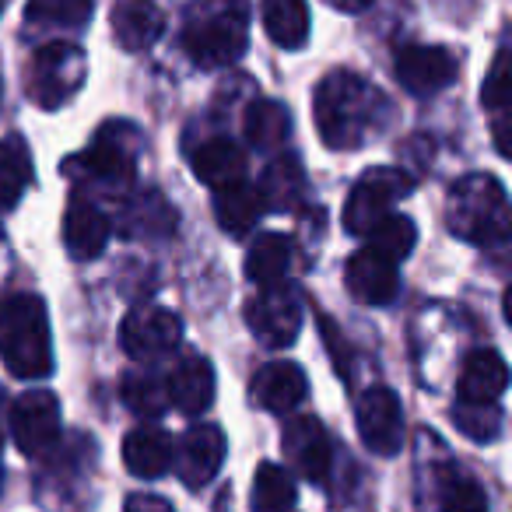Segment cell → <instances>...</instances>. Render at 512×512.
Instances as JSON below:
<instances>
[{
	"instance_id": "obj_35",
	"label": "cell",
	"mask_w": 512,
	"mask_h": 512,
	"mask_svg": "<svg viewBox=\"0 0 512 512\" xmlns=\"http://www.w3.org/2000/svg\"><path fill=\"white\" fill-rule=\"evenodd\" d=\"M509 99H512V64H509V53H498L495 64H491L488 78H484V88H481V102L484 109L491 113H509Z\"/></svg>"
},
{
	"instance_id": "obj_32",
	"label": "cell",
	"mask_w": 512,
	"mask_h": 512,
	"mask_svg": "<svg viewBox=\"0 0 512 512\" xmlns=\"http://www.w3.org/2000/svg\"><path fill=\"white\" fill-rule=\"evenodd\" d=\"M123 400L134 414L141 418H158V414L169 407V386L158 376H148V372H134V376L123 379Z\"/></svg>"
},
{
	"instance_id": "obj_2",
	"label": "cell",
	"mask_w": 512,
	"mask_h": 512,
	"mask_svg": "<svg viewBox=\"0 0 512 512\" xmlns=\"http://www.w3.org/2000/svg\"><path fill=\"white\" fill-rule=\"evenodd\" d=\"M379 92H372L358 74L337 71L316 92V127L330 148H358L372 127V106Z\"/></svg>"
},
{
	"instance_id": "obj_7",
	"label": "cell",
	"mask_w": 512,
	"mask_h": 512,
	"mask_svg": "<svg viewBox=\"0 0 512 512\" xmlns=\"http://www.w3.org/2000/svg\"><path fill=\"white\" fill-rule=\"evenodd\" d=\"M414 186V179L400 169H376L369 176H362L355 183L348 197V207H344V228L351 235H369V228L376 221H383L390 214L393 200L407 197Z\"/></svg>"
},
{
	"instance_id": "obj_31",
	"label": "cell",
	"mask_w": 512,
	"mask_h": 512,
	"mask_svg": "<svg viewBox=\"0 0 512 512\" xmlns=\"http://www.w3.org/2000/svg\"><path fill=\"white\" fill-rule=\"evenodd\" d=\"M439 502H442V512H488V495H484V488L460 467L442 470Z\"/></svg>"
},
{
	"instance_id": "obj_24",
	"label": "cell",
	"mask_w": 512,
	"mask_h": 512,
	"mask_svg": "<svg viewBox=\"0 0 512 512\" xmlns=\"http://www.w3.org/2000/svg\"><path fill=\"white\" fill-rule=\"evenodd\" d=\"M193 176L200 183L214 186V190L228 183H239V179H246V155H242L239 144L225 141V137L207 141L193 151Z\"/></svg>"
},
{
	"instance_id": "obj_36",
	"label": "cell",
	"mask_w": 512,
	"mask_h": 512,
	"mask_svg": "<svg viewBox=\"0 0 512 512\" xmlns=\"http://www.w3.org/2000/svg\"><path fill=\"white\" fill-rule=\"evenodd\" d=\"M148 200H151V193L144 200H137V204H130V211H127V232L130 235H169L172 232V225H176V214H151L148 211Z\"/></svg>"
},
{
	"instance_id": "obj_21",
	"label": "cell",
	"mask_w": 512,
	"mask_h": 512,
	"mask_svg": "<svg viewBox=\"0 0 512 512\" xmlns=\"http://www.w3.org/2000/svg\"><path fill=\"white\" fill-rule=\"evenodd\" d=\"M64 242L74 260H95V256H102V249L109 242L106 214L81 197L71 200V207L64 214Z\"/></svg>"
},
{
	"instance_id": "obj_10",
	"label": "cell",
	"mask_w": 512,
	"mask_h": 512,
	"mask_svg": "<svg viewBox=\"0 0 512 512\" xmlns=\"http://www.w3.org/2000/svg\"><path fill=\"white\" fill-rule=\"evenodd\" d=\"M183 337V320L169 309H134L120 327V344L130 358L148 362V358H162L179 348Z\"/></svg>"
},
{
	"instance_id": "obj_22",
	"label": "cell",
	"mask_w": 512,
	"mask_h": 512,
	"mask_svg": "<svg viewBox=\"0 0 512 512\" xmlns=\"http://www.w3.org/2000/svg\"><path fill=\"white\" fill-rule=\"evenodd\" d=\"M292 249L295 242L281 232H267L249 246L246 253V278L253 285H260V292L267 288H281L285 285V274L292 267Z\"/></svg>"
},
{
	"instance_id": "obj_14",
	"label": "cell",
	"mask_w": 512,
	"mask_h": 512,
	"mask_svg": "<svg viewBox=\"0 0 512 512\" xmlns=\"http://www.w3.org/2000/svg\"><path fill=\"white\" fill-rule=\"evenodd\" d=\"M225 463V432L218 425H193L179 446V477L186 488H204Z\"/></svg>"
},
{
	"instance_id": "obj_19",
	"label": "cell",
	"mask_w": 512,
	"mask_h": 512,
	"mask_svg": "<svg viewBox=\"0 0 512 512\" xmlns=\"http://www.w3.org/2000/svg\"><path fill=\"white\" fill-rule=\"evenodd\" d=\"M172 456H176V446H172V435L165 428H134V432L123 439V463L134 477L141 481H155L165 470L172 467Z\"/></svg>"
},
{
	"instance_id": "obj_40",
	"label": "cell",
	"mask_w": 512,
	"mask_h": 512,
	"mask_svg": "<svg viewBox=\"0 0 512 512\" xmlns=\"http://www.w3.org/2000/svg\"><path fill=\"white\" fill-rule=\"evenodd\" d=\"M0 8H4V0H0Z\"/></svg>"
},
{
	"instance_id": "obj_5",
	"label": "cell",
	"mask_w": 512,
	"mask_h": 512,
	"mask_svg": "<svg viewBox=\"0 0 512 512\" xmlns=\"http://www.w3.org/2000/svg\"><path fill=\"white\" fill-rule=\"evenodd\" d=\"M60 172L71 176L74 183L123 190L134 179V141H120V137H113V127H106L95 134V141L81 155L67 158Z\"/></svg>"
},
{
	"instance_id": "obj_39",
	"label": "cell",
	"mask_w": 512,
	"mask_h": 512,
	"mask_svg": "<svg viewBox=\"0 0 512 512\" xmlns=\"http://www.w3.org/2000/svg\"><path fill=\"white\" fill-rule=\"evenodd\" d=\"M0 446H4V432H0Z\"/></svg>"
},
{
	"instance_id": "obj_25",
	"label": "cell",
	"mask_w": 512,
	"mask_h": 512,
	"mask_svg": "<svg viewBox=\"0 0 512 512\" xmlns=\"http://www.w3.org/2000/svg\"><path fill=\"white\" fill-rule=\"evenodd\" d=\"M264 29L281 50H299L309 39L306 0H264Z\"/></svg>"
},
{
	"instance_id": "obj_15",
	"label": "cell",
	"mask_w": 512,
	"mask_h": 512,
	"mask_svg": "<svg viewBox=\"0 0 512 512\" xmlns=\"http://www.w3.org/2000/svg\"><path fill=\"white\" fill-rule=\"evenodd\" d=\"M505 386H509V365H505V358L491 348L470 351L460 369V386H456L463 404H495L505 393Z\"/></svg>"
},
{
	"instance_id": "obj_37",
	"label": "cell",
	"mask_w": 512,
	"mask_h": 512,
	"mask_svg": "<svg viewBox=\"0 0 512 512\" xmlns=\"http://www.w3.org/2000/svg\"><path fill=\"white\" fill-rule=\"evenodd\" d=\"M123 512H172V505L158 495H134L127 498V509Z\"/></svg>"
},
{
	"instance_id": "obj_9",
	"label": "cell",
	"mask_w": 512,
	"mask_h": 512,
	"mask_svg": "<svg viewBox=\"0 0 512 512\" xmlns=\"http://www.w3.org/2000/svg\"><path fill=\"white\" fill-rule=\"evenodd\" d=\"M11 439L25 456H43L60 439V400L50 390H29L11 407Z\"/></svg>"
},
{
	"instance_id": "obj_20",
	"label": "cell",
	"mask_w": 512,
	"mask_h": 512,
	"mask_svg": "<svg viewBox=\"0 0 512 512\" xmlns=\"http://www.w3.org/2000/svg\"><path fill=\"white\" fill-rule=\"evenodd\" d=\"M113 32L123 50L141 53L162 39L165 18L151 0H120L113 8Z\"/></svg>"
},
{
	"instance_id": "obj_16",
	"label": "cell",
	"mask_w": 512,
	"mask_h": 512,
	"mask_svg": "<svg viewBox=\"0 0 512 512\" xmlns=\"http://www.w3.org/2000/svg\"><path fill=\"white\" fill-rule=\"evenodd\" d=\"M306 393H309V379L295 362H271L256 372V379H253L256 404L274 414L295 411V407L306 400Z\"/></svg>"
},
{
	"instance_id": "obj_28",
	"label": "cell",
	"mask_w": 512,
	"mask_h": 512,
	"mask_svg": "<svg viewBox=\"0 0 512 512\" xmlns=\"http://www.w3.org/2000/svg\"><path fill=\"white\" fill-rule=\"evenodd\" d=\"M260 204H267L271 211H292L302 200V169L295 158H278L267 165L264 183H260Z\"/></svg>"
},
{
	"instance_id": "obj_38",
	"label": "cell",
	"mask_w": 512,
	"mask_h": 512,
	"mask_svg": "<svg viewBox=\"0 0 512 512\" xmlns=\"http://www.w3.org/2000/svg\"><path fill=\"white\" fill-rule=\"evenodd\" d=\"M330 8L344 11V15H358V11H365L372 4V0H327Z\"/></svg>"
},
{
	"instance_id": "obj_6",
	"label": "cell",
	"mask_w": 512,
	"mask_h": 512,
	"mask_svg": "<svg viewBox=\"0 0 512 512\" xmlns=\"http://www.w3.org/2000/svg\"><path fill=\"white\" fill-rule=\"evenodd\" d=\"M246 43H249V22L242 8L207 18V22L193 25L183 36V50L190 53L193 64L204 67V71L235 64V60L246 53Z\"/></svg>"
},
{
	"instance_id": "obj_23",
	"label": "cell",
	"mask_w": 512,
	"mask_h": 512,
	"mask_svg": "<svg viewBox=\"0 0 512 512\" xmlns=\"http://www.w3.org/2000/svg\"><path fill=\"white\" fill-rule=\"evenodd\" d=\"M264 204H260V193L253 183L239 179V183H228L214 190V218H218L221 232L228 235H246L256 225Z\"/></svg>"
},
{
	"instance_id": "obj_8",
	"label": "cell",
	"mask_w": 512,
	"mask_h": 512,
	"mask_svg": "<svg viewBox=\"0 0 512 512\" xmlns=\"http://www.w3.org/2000/svg\"><path fill=\"white\" fill-rule=\"evenodd\" d=\"M355 425L365 449L376 456H393L404 446V407L390 386H372L358 397Z\"/></svg>"
},
{
	"instance_id": "obj_11",
	"label": "cell",
	"mask_w": 512,
	"mask_h": 512,
	"mask_svg": "<svg viewBox=\"0 0 512 512\" xmlns=\"http://www.w3.org/2000/svg\"><path fill=\"white\" fill-rule=\"evenodd\" d=\"M246 323L256 334V341H264L267 348H288L299 337L302 306L285 285L267 288V292H260V299L249 302Z\"/></svg>"
},
{
	"instance_id": "obj_12",
	"label": "cell",
	"mask_w": 512,
	"mask_h": 512,
	"mask_svg": "<svg viewBox=\"0 0 512 512\" xmlns=\"http://www.w3.org/2000/svg\"><path fill=\"white\" fill-rule=\"evenodd\" d=\"M393 74L411 95H435L456 78V57L442 46H404L393 60Z\"/></svg>"
},
{
	"instance_id": "obj_13",
	"label": "cell",
	"mask_w": 512,
	"mask_h": 512,
	"mask_svg": "<svg viewBox=\"0 0 512 512\" xmlns=\"http://www.w3.org/2000/svg\"><path fill=\"white\" fill-rule=\"evenodd\" d=\"M281 449H285V460L306 481H323L330 474V435L323 428V421L313 418V414H302V418L288 421Z\"/></svg>"
},
{
	"instance_id": "obj_33",
	"label": "cell",
	"mask_w": 512,
	"mask_h": 512,
	"mask_svg": "<svg viewBox=\"0 0 512 512\" xmlns=\"http://www.w3.org/2000/svg\"><path fill=\"white\" fill-rule=\"evenodd\" d=\"M453 425L460 428L467 439L474 442H491L502 432V411L495 404H456L453 407Z\"/></svg>"
},
{
	"instance_id": "obj_4",
	"label": "cell",
	"mask_w": 512,
	"mask_h": 512,
	"mask_svg": "<svg viewBox=\"0 0 512 512\" xmlns=\"http://www.w3.org/2000/svg\"><path fill=\"white\" fill-rule=\"evenodd\" d=\"M85 53L74 43H50L32 57V85L29 95L43 109H60L71 102L85 85Z\"/></svg>"
},
{
	"instance_id": "obj_3",
	"label": "cell",
	"mask_w": 512,
	"mask_h": 512,
	"mask_svg": "<svg viewBox=\"0 0 512 512\" xmlns=\"http://www.w3.org/2000/svg\"><path fill=\"white\" fill-rule=\"evenodd\" d=\"M449 228L470 242H498L509 235V200L495 176H467L449 190Z\"/></svg>"
},
{
	"instance_id": "obj_27",
	"label": "cell",
	"mask_w": 512,
	"mask_h": 512,
	"mask_svg": "<svg viewBox=\"0 0 512 512\" xmlns=\"http://www.w3.org/2000/svg\"><path fill=\"white\" fill-rule=\"evenodd\" d=\"M253 512H288L295 505V481L278 463H260L253 477Z\"/></svg>"
},
{
	"instance_id": "obj_29",
	"label": "cell",
	"mask_w": 512,
	"mask_h": 512,
	"mask_svg": "<svg viewBox=\"0 0 512 512\" xmlns=\"http://www.w3.org/2000/svg\"><path fill=\"white\" fill-rule=\"evenodd\" d=\"M414 242H418V228H414L411 218H404V214H386L383 221H376V225L369 228V246L372 253H379L383 260H390V264H400V260H407L414 249Z\"/></svg>"
},
{
	"instance_id": "obj_26",
	"label": "cell",
	"mask_w": 512,
	"mask_h": 512,
	"mask_svg": "<svg viewBox=\"0 0 512 512\" xmlns=\"http://www.w3.org/2000/svg\"><path fill=\"white\" fill-rule=\"evenodd\" d=\"M32 183V155L29 144L18 134L0 141V211H8L22 200Z\"/></svg>"
},
{
	"instance_id": "obj_1",
	"label": "cell",
	"mask_w": 512,
	"mask_h": 512,
	"mask_svg": "<svg viewBox=\"0 0 512 512\" xmlns=\"http://www.w3.org/2000/svg\"><path fill=\"white\" fill-rule=\"evenodd\" d=\"M0 362L18 379H43L53 372L50 316L39 295H8L0 302Z\"/></svg>"
},
{
	"instance_id": "obj_17",
	"label": "cell",
	"mask_w": 512,
	"mask_h": 512,
	"mask_svg": "<svg viewBox=\"0 0 512 512\" xmlns=\"http://www.w3.org/2000/svg\"><path fill=\"white\" fill-rule=\"evenodd\" d=\"M169 404L183 414H204L214 400V369L204 355H183L169 376Z\"/></svg>"
},
{
	"instance_id": "obj_18",
	"label": "cell",
	"mask_w": 512,
	"mask_h": 512,
	"mask_svg": "<svg viewBox=\"0 0 512 512\" xmlns=\"http://www.w3.org/2000/svg\"><path fill=\"white\" fill-rule=\"evenodd\" d=\"M348 288L355 299L369 302V306H386L397 299V264L383 260L372 249H362L348 260Z\"/></svg>"
},
{
	"instance_id": "obj_30",
	"label": "cell",
	"mask_w": 512,
	"mask_h": 512,
	"mask_svg": "<svg viewBox=\"0 0 512 512\" xmlns=\"http://www.w3.org/2000/svg\"><path fill=\"white\" fill-rule=\"evenodd\" d=\"M288 127H292V116L285 113L281 102H253L246 113V137L253 148H278L288 137Z\"/></svg>"
},
{
	"instance_id": "obj_34",
	"label": "cell",
	"mask_w": 512,
	"mask_h": 512,
	"mask_svg": "<svg viewBox=\"0 0 512 512\" xmlns=\"http://www.w3.org/2000/svg\"><path fill=\"white\" fill-rule=\"evenodd\" d=\"M25 15L39 25H81L92 18V0H29V11Z\"/></svg>"
}]
</instances>
